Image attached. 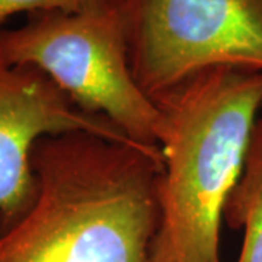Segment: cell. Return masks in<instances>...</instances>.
I'll return each instance as SVG.
<instances>
[{
	"label": "cell",
	"instance_id": "6da1fadb",
	"mask_svg": "<svg viewBox=\"0 0 262 262\" xmlns=\"http://www.w3.org/2000/svg\"><path fill=\"white\" fill-rule=\"evenodd\" d=\"M37 194L0 233V262H151L160 223V147L86 131L41 137Z\"/></svg>",
	"mask_w": 262,
	"mask_h": 262
},
{
	"label": "cell",
	"instance_id": "7a4b0ae2",
	"mask_svg": "<svg viewBox=\"0 0 262 262\" xmlns=\"http://www.w3.org/2000/svg\"><path fill=\"white\" fill-rule=\"evenodd\" d=\"M158 106L163 173L151 262H220L223 208L262 106V72L211 67Z\"/></svg>",
	"mask_w": 262,
	"mask_h": 262
},
{
	"label": "cell",
	"instance_id": "3957f363",
	"mask_svg": "<svg viewBox=\"0 0 262 262\" xmlns=\"http://www.w3.org/2000/svg\"><path fill=\"white\" fill-rule=\"evenodd\" d=\"M0 58L41 70L83 111L106 117L134 143L160 147L162 111L131 73L125 0L29 13L22 27L0 29Z\"/></svg>",
	"mask_w": 262,
	"mask_h": 262
},
{
	"label": "cell",
	"instance_id": "277c9868",
	"mask_svg": "<svg viewBox=\"0 0 262 262\" xmlns=\"http://www.w3.org/2000/svg\"><path fill=\"white\" fill-rule=\"evenodd\" d=\"M136 83L158 103L211 67L262 72V0H125Z\"/></svg>",
	"mask_w": 262,
	"mask_h": 262
},
{
	"label": "cell",
	"instance_id": "5b68a950",
	"mask_svg": "<svg viewBox=\"0 0 262 262\" xmlns=\"http://www.w3.org/2000/svg\"><path fill=\"white\" fill-rule=\"evenodd\" d=\"M72 131L143 146L106 117L79 108L41 70L0 58V233L16 223L35 200L37 179L31 166L35 143Z\"/></svg>",
	"mask_w": 262,
	"mask_h": 262
},
{
	"label": "cell",
	"instance_id": "8992f818",
	"mask_svg": "<svg viewBox=\"0 0 262 262\" xmlns=\"http://www.w3.org/2000/svg\"><path fill=\"white\" fill-rule=\"evenodd\" d=\"M230 229H244L237 262H262V118L253 125L244 168L223 208Z\"/></svg>",
	"mask_w": 262,
	"mask_h": 262
},
{
	"label": "cell",
	"instance_id": "52a82bcc",
	"mask_svg": "<svg viewBox=\"0 0 262 262\" xmlns=\"http://www.w3.org/2000/svg\"><path fill=\"white\" fill-rule=\"evenodd\" d=\"M91 0H0V29L6 20L18 13L35 12H66L72 13L83 8Z\"/></svg>",
	"mask_w": 262,
	"mask_h": 262
}]
</instances>
